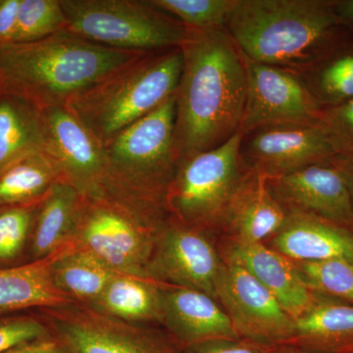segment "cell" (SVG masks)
I'll return each mask as SVG.
<instances>
[{
	"label": "cell",
	"instance_id": "cell-1",
	"mask_svg": "<svg viewBox=\"0 0 353 353\" xmlns=\"http://www.w3.org/2000/svg\"><path fill=\"white\" fill-rule=\"evenodd\" d=\"M181 50L174 145L179 162L222 145L240 132L246 99L243 54L226 28L189 30Z\"/></svg>",
	"mask_w": 353,
	"mask_h": 353
},
{
	"label": "cell",
	"instance_id": "cell-2",
	"mask_svg": "<svg viewBox=\"0 0 353 353\" xmlns=\"http://www.w3.org/2000/svg\"><path fill=\"white\" fill-rule=\"evenodd\" d=\"M143 53L105 48L68 31L10 44L0 48V94L15 95L39 110L65 106Z\"/></svg>",
	"mask_w": 353,
	"mask_h": 353
},
{
	"label": "cell",
	"instance_id": "cell-3",
	"mask_svg": "<svg viewBox=\"0 0 353 353\" xmlns=\"http://www.w3.org/2000/svg\"><path fill=\"white\" fill-rule=\"evenodd\" d=\"M176 94L104 146L101 197L143 224L157 225L167 212L166 196L178 170L174 145Z\"/></svg>",
	"mask_w": 353,
	"mask_h": 353
},
{
	"label": "cell",
	"instance_id": "cell-4",
	"mask_svg": "<svg viewBox=\"0 0 353 353\" xmlns=\"http://www.w3.org/2000/svg\"><path fill=\"white\" fill-rule=\"evenodd\" d=\"M243 55L299 73L348 30L333 0H238L226 25Z\"/></svg>",
	"mask_w": 353,
	"mask_h": 353
},
{
	"label": "cell",
	"instance_id": "cell-5",
	"mask_svg": "<svg viewBox=\"0 0 353 353\" xmlns=\"http://www.w3.org/2000/svg\"><path fill=\"white\" fill-rule=\"evenodd\" d=\"M182 69L180 48L145 52L65 106L105 145L175 94Z\"/></svg>",
	"mask_w": 353,
	"mask_h": 353
},
{
	"label": "cell",
	"instance_id": "cell-6",
	"mask_svg": "<svg viewBox=\"0 0 353 353\" xmlns=\"http://www.w3.org/2000/svg\"><path fill=\"white\" fill-rule=\"evenodd\" d=\"M67 31L99 46L125 51L181 48L189 30L150 0H61Z\"/></svg>",
	"mask_w": 353,
	"mask_h": 353
},
{
	"label": "cell",
	"instance_id": "cell-7",
	"mask_svg": "<svg viewBox=\"0 0 353 353\" xmlns=\"http://www.w3.org/2000/svg\"><path fill=\"white\" fill-rule=\"evenodd\" d=\"M238 132L222 145L183 160L166 196L167 212L176 223L196 228L219 223L246 169Z\"/></svg>",
	"mask_w": 353,
	"mask_h": 353
},
{
	"label": "cell",
	"instance_id": "cell-8",
	"mask_svg": "<svg viewBox=\"0 0 353 353\" xmlns=\"http://www.w3.org/2000/svg\"><path fill=\"white\" fill-rule=\"evenodd\" d=\"M243 58L246 99L240 132L270 125L319 124L322 108L301 77L243 54Z\"/></svg>",
	"mask_w": 353,
	"mask_h": 353
},
{
	"label": "cell",
	"instance_id": "cell-9",
	"mask_svg": "<svg viewBox=\"0 0 353 353\" xmlns=\"http://www.w3.org/2000/svg\"><path fill=\"white\" fill-rule=\"evenodd\" d=\"M217 297L239 338L265 345H285L294 336V318L233 256L223 264Z\"/></svg>",
	"mask_w": 353,
	"mask_h": 353
},
{
	"label": "cell",
	"instance_id": "cell-10",
	"mask_svg": "<svg viewBox=\"0 0 353 353\" xmlns=\"http://www.w3.org/2000/svg\"><path fill=\"white\" fill-rule=\"evenodd\" d=\"M150 228L110 202L85 196L75 239L116 273L145 278Z\"/></svg>",
	"mask_w": 353,
	"mask_h": 353
},
{
	"label": "cell",
	"instance_id": "cell-11",
	"mask_svg": "<svg viewBox=\"0 0 353 353\" xmlns=\"http://www.w3.org/2000/svg\"><path fill=\"white\" fill-rule=\"evenodd\" d=\"M240 154L246 170L276 178L336 154L319 125H270L243 134Z\"/></svg>",
	"mask_w": 353,
	"mask_h": 353
},
{
	"label": "cell",
	"instance_id": "cell-12",
	"mask_svg": "<svg viewBox=\"0 0 353 353\" xmlns=\"http://www.w3.org/2000/svg\"><path fill=\"white\" fill-rule=\"evenodd\" d=\"M44 150L64 179L83 196L99 199L105 172L104 146L66 106L41 110Z\"/></svg>",
	"mask_w": 353,
	"mask_h": 353
},
{
	"label": "cell",
	"instance_id": "cell-13",
	"mask_svg": "<svg viewBox=\"0 0 353 353\" xmlns=\"http://www.w3.org/2000/svg\"><path fill=\"white\" fill-rule=\"evenodd\" d=\"M150 271L178 285L217 297L223 264L196 228L174 223L162 232Z\"/></svg>",
	"mask_w": 353,
	"mask_h": 353
},
{
	"label": "cell",
	"instance_id": "cell-14",
	"mask_svg": "<svg viewBox=\"0 0 353 353\" xmlns=\"http://www.w3.org/2000/svg\"><path fill=\"white\" fill-rule=\"evenodd\" d=\"M269 183L285 210L317 216L353 230V208L347 183L329 162L269 179Z\"/></svg>",
	"mask_w": 353,
	"mask_h": 353
},
{
	"label": "cell",
	"instance_id": "cell-15",
	"mask_svg": "<svg viewBox=\"0 0 353 353\" xmlns=\"http://www.w3.org/2000/svg\"><path fill=\"white\" fill-rule=\"evenodd\" d=\"M285 219L287 210L274 194L268 176L246 170L219 223L231 231L236 243H255L278 233Z\"/></svg>",
	"mask_w": 353,
	"mask_h": 353
},
{
	"label": "cell",
	"instance_id": "cell-16",
	"mask_svg": "<svg viewBox=\"0 0 353 353\" xmlns=\"http://www.w3.org/2000/svg\"><path fill=\"white\" fill-rule=\"evenodd\" d=\"M274 240L278 252L299 263L334 259L353 263V230L317 216L287 210Z\"/></svg>",
	"mask_w": 353,
	"mask_h": 353
},
{
	"label": "cell",
	"instance_id": "cell-17",
	"mask_svg": "<svg viewBox=\"0 0 353 353\" xmlns=\"http://www.w3.org/2000/svg\"><path fill=\"white\" fill-rule=\"evenodd\" d=\"M231 256L266 288L294 320L314 303L316 294L304 282L296 265L277 250L262 243H236Z\"/></svg>",
	"mask_w": 353,
	"mask_h": 353
},
{
	"label": "cell",
	"instance_id": "cell-18",
	"mask_svg": "<svg viewBox=\"0 0 353 353\" xmlns=\"http://www.w3.org/2000/svg\"><path fill=\"white\" fill-rule=\"evenodd\" d=\"M162 319L182 340L194 345L240 339L226 311L213 297L196 290H162Z\"/></svg>",
	"mask_w": 353,
	"mask_h": 353
},
{
	"label": "cell",
	"instance_id": "cell-19",
	"mask_svg": "<svg viewBox=\"0 0 353 353\" xmlns=\"http://www.w3.org/2000/svg\"><path fill=\"white\" fill-rule=\"evenodd\" d=\"M85 196L73 183L61 179L39 201L30 240L32 261L50 259L75 239Z\"/></svg>",
	"mask_w": 353,
	"mask_h": 353
},
{
	"label": "cell",
	"instance_id": "cell-20",
	"mask_svg": "<svg viewBox=\"0 0 353 353\" xmlns=\"http://www.w3.org/2000/svg\"><path fill=\"white\" fill-rule=\"evenodd\" d=\"M315 353L353 352V304L316 294L311 307L294 320L288 345Z\"/></svg>",
	"mask_w": 353,
	"mask_h": 353
},
{
	"label": "cell",
	"instance_id": "cell-21",
	"mask_svg": "<svg viewBox=\"0 0 353 353\" xmlns=\"http://www.w3.org/2000/svg\"><path fill=\"white\" fill-rule=\"evenodd\" d=\"M60 330L73 353H163L139 332L97 312L70 316Z\"/></svg>",
	"mask_w": 353,
	"mask_h": 353
},
{
	"label": "cell",
	"instance_id": "cell-22",
	"mask_svg": "<svg viewBox=\"0 0 353 353\" xmlns=\"http://www.w3.org/2000/svg\"><path fill=\"white\" fill-rule=\"evenodd\" d=\"M296 74V73H294ZM322 108L353 99V29L348 30L321 57L296 73Z\"/></svg>",
	"mask_w": 353,
	"mask_h": 353
},
{
	"label": "cell",
	"instance_id": "cell-23",
	"mask_svg": "<svg viewBox=\"0 0 353 353\" xmlns=\"http://www.w3.org/2000/svg\"><path fill=\"white\" fill-rule=\"evenodd\" d=\"M52 257L0 268V311L57 307L70 301L51 277Z\"/></svg>",
	"mask_w": 353,
	"mask_h": 353
},
{
	"label": "cell",
	"instance_id": "cell-24",
	"mask_svg": "<svg viewBox=\"0 0 353 353\" xmlns=\"http://www.w3.org/2000/svg\"><path fill=\"white\" fill-rule=\"evenodd\" d=\"M41 150V110L15 95L0 94V173L21 158Z\"/></svg>",
	"mask_w": 353,
	"mask_h": 353
},
{
	"label": "cell",
	"instance_id": "cell-25",
	"mask_svg": "<svg viewBox=\"0 0 353 353\" xmlns=\"http://www.w3.org/2000/svg\"><path fill=\"white\" fill-rule=\"evenodd\" d=\"M92 305L95 312L120 321L162 319V290L145 278L117 274Z\"/></svg>",
	"mask_w": 353,
	"mask_h": 353
},
{
	"label": "cell",
	"instance_id": "cell-26",
	"mask_svg": "<svg viewBox=\"0 0 353 353\" xmlns=\"http://www.w3.org/2000/svg\"><path fill=\"white\" fill-rule=\"evenodd\" d=\"M63 174L46 150L21 158L0 173V206L39 203Z\"/></svg>",
	"mask_w": 353,
	"mask_h": 353
},
{
	"label": "cell",
	"instance_id": "cell-27",
	"mask_svg": "<svg viewBox=\"0 0 353 353\" xmlns=\"http://www.w3.org/2000/svg\"><path fill=\"white\" fill-rule=\"evenodd\" d=\"M53 283L65 296L94 303L117 274L79 248L61 253L50 265Z\"/></svg>",
	"mask_w": 353,
	"mask_h": 353
},
{
	"label": "cell",
	"instance_id": "cell-28",
	"mask_svg": "<svg viewBox=\"0 0 353 353\" xmlns=\"http://www.w3.org/2000/svg\"><path fill=\"white\" fill-rule=\"evenodd\" d=\"M67 27L68 21L61 0H20L13 43L41 41L67 31Z\"/></svg>",
	"mask_w": 353,
	"mask_h": 353
},
{
	"label": "cell",
	"instance_id": "cell-29",
	"mask_svg": "<svg viewBox=\"0 0 353 353\" xmlns=\"http://www.w3.org/2000/svg\"><path fill=\"white\" fill-rule=\"evenodd\" d=\"M153 6L169 14L188 30L226 28L238 0H150Z\"/></svg>",
	"mask_w": 353,
	"mask_h": 353
},
{
	"label": "cell",
	"instance_id": "cell-30",
	"mask_svg": "<svg viewBox=\"0 0 353 353\" xmlns=\"http://www.w3.org/2000/svg\"><path fill=\"white\" fill-rule=\"evenodd\" d=\"M304 282L315 294L353 304V263L334 259L296 265Z\"/></svg>",
	"mask_w": 353,
	"mask_h": 353
},
{
	"label": "cell",
	"instance_id": "cell-31",
	"mask_svg": "<svg viewBox=\"0 0 353 353\" xmlns=\"http://www.w3.org/2000/svg\"><path fill=\"white\" fill-rule=\"evenodd\" d=\"M39 203L0 206V268L17 266L30 245Z\"/></svg>",
	"mask_w": 353,
	"mask_h": 353
},
{
	"label": "cell",
	"instance_id": "cell-32",
	"mask_svg": "<svg viewBox=\"0 0 353 353\" xmlns=\"http://www.w3.org/2000/svg\"><path fill=\"white\" fill-rule=\"evenodd\" d=\"M318 125L336 154L353 155V99L322 108Z\"/></svg>",
	"mask_w": 353,
	"mask_h": 353
},
{
	"label": "cell",
	"instance_id": "cell-33",
	"mask_svg": "<svg viewBox=\"0 0 353 353\" xmlns=\"http://www.w3.org/2000/svg\"><path fill=\"white\" fill-rule=\"evenodd\" d=\"M46 334V327L34 318H4L0 320V353L43 340Z\"/></svg>",
	"mask_w": 353,
	"mask_h": 353
},
{
	"label": "cell",
	"instance_id": "cell-34",
	"mask_svg": "<svg viewBox=\"0 0 353 353\" xmlns=\"http://www.w3.org/2000/svg\"><path fill=\"white\" fill-rule=\"evenodd\" d=\"M194 353H276L281 345L243 340H216L197 343Z\"/></svg>",
	"mask_w": 353,
	"mask_h": 353
},
{
	"label": "cell",
	"instance_id": "cell-35",
	"mask_svg": "<svg viewBox=\"0 0 353 353\" xmlns=\"http://www.w3.org/2000/svg\"><path fill=\"white\" fill-rule=\"evenodd\" d=\"M19 6L20 0H0V48L13 43Z\"/></svg>",
	"mask_w": 353,
	"mask_h": 353
},
{
	"label": "cell",
	"instance_id": "cell-36",
	"mask_svg": "<svg viewBox=\"0 0 353 353\" xmlns=\"http://www.w3.org/2000/svg\"><path fill=\"white\" fill-rule=\"evenodd\" d=\"M6 353H73L65 343L43 339Z\"/></svg>",
	"mask_w": 353,
	"mask_h": 353
},
{
	"label": "cell",
	"instance_id": "cell-37",
	"mask_svg": "<svg viewBox=\"0 0 353 353\" xmlns=\"http://www.w3.org/2000/svg\"><path fill=\"white\" fill-rule=\"evenodd\" d=\"M328 162L340 172L347 183L353 208V155L336 154Z\"/></svg>",
	"mask_w": 353,
	"mask_h": 353
},
{
	"label": "cell",
	"instance_id": "cell-38",
	"mask_svg": "<svg viewBox=\"0 0 353 353\" xmlns=\"http://www.w3.org/2000/svg\"><path fill=\"white\" fill-rule=\"evenodd\" d=\"M333 2L336 14L353 29V0H333Z\"/></svg>",
	"mask_w": 353,
	"mask_h": 353
},
{
	"label": "cell",
	"instance_id": "cell-39",
	"mask_svg": "<svg viewBox=\"0 0 353 353\" xmlns=\"http://www.w3.org/2000/svg\"><path fill=\"white\" fill-rule=\"evenodd\" d=\"M276 353H315L312 352H308V350H303L296 347H292V345H281L279 348L278 352Z\"/></svg>",
	"mask_w": 353,
	"mask_h": 353
},
{
	"label": "cell",
	"instance_id": "cell-40",
	"mask_svg": "<svg viewBox=\"0 0 353 353\" xmlns=\"http://www.w3.org/2000/svg\"><path fill=\"white\" fill-rule=\"evenodd\" d=\"M350 353H353V352H350Z\"/></svg>",
	"mask_w": 353,
	"mask_h": 353
}]
</instances>
